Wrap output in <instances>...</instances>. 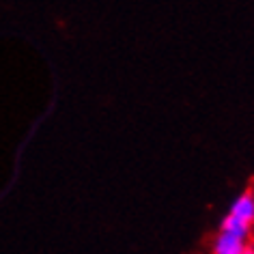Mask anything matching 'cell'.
<instances>
[{
  "instance_id": "obj_1",
  "label": "cell",
  "mask_w": 254,
  "mask_h": 254,
  "mask_svg": "<svg viewBox=\"0 0 254 254\" xmlns=\"http://www.w3.org/2000/svg\"><path fill=\"white\" fill-rule=\"evenodd\" d=\"M248 248V241L233 233L220 231L213 239V254H241Z\"/></svg>"
},
{
  "instance_id": "obj_2",
  "label": "cell",
  "mask_w": 254,
  "mask_h": 254,
  "mask_svg": "<svg viewBox=\"0 0 254 254\" xmlns=\"http://www.w3.org/2000/svg\"><path fill=\"white\" fill-rule=\"evenodd\" d=\"M231 218L244 222V224H250L252 226V220H254V194H241L237 200L233 202L231 207Z\"/></svg>"
},
{
  "instance_id": "obj_3",
  "label": "cell",
  "mask_w": 254,
  "mask_h": 254,
  "mask_svg": "<svg viewBox=\"0 0 254 254\" xmlns=\"http://www.w3.org/2000/svg\"><path fill=\"white\" fill-rule=\"evenodd\" d=\"M220 231L233 233V235H237V237L248 241V237H250V233H252V226L250 224H244V222H239V220H235V218H231V215H226L224 222H222Z\"/></svg>"
},
{
  "instance_id": "obj_4",
  "label": "cell",
  "mask_w": 254,
  "mask_h": 254,
  "mask_svg": "<svg viewBox=\"0 0 254 254\" xmlns=\"http://www.w3.org/2000/svg\"><path fill=\"white\" fill-rule=\"evenodd\" d=\"M241 254H254V248H250V246H248V248H246V250L241 252Z\"/></svg>"
},
{
  "instance_id": "obj_5",
  "label": "cell",
  "mask_w": 254,
  "mask_h": 254,
  "mask_svg": "<svg viewBox=\"0 0 254 254\" xmlns=\"http://www.w3.org/2000/svg\"><path fill=\"white\" fill-rule=\"evenodd\" d=\"M252 231H254V220H252Z\"/></svg>"
}]
</instances>
